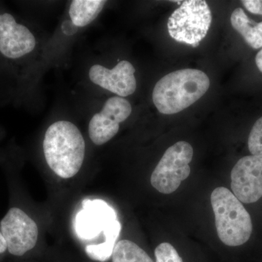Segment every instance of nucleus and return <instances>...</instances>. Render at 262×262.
<instances>
[{"label": "nucleus", "mask_w": 262, "mask_h": 262, "mask_svg": "<svg viewBox=\"0 0 262 262\" xmlns=\"http://www.w3.org/2000/svg\"><path fill=\"white\" fill-rule=\"evenodd\" d=\"M43 151L50 168L61 178L70 179L78 173L83 163L85 142L75 124L61 120L48 127Z\"/></svg>", "instance_id": "obj_1"}, {"label": "nucleus", "mask_w": 262, "mask_h": 262, "mask_svg": "<svg viewBox=\"0 0 262 262\" xmlns=\"http://www.w3.org/2000/svg\"><path fill=\"white\" fill-rule=\"evenodd\" d=\"M210 87L205 72L184 69L160 79L153 90L152 100L160 113L173 115L189 107L202 97Z\"/></svg>", "instance_id": "obj_2"}, {"label": "nucleus", "mask_w": 262, "mask_h": 262, "mask_svg": "<svg viewBox=\"0 0 262 262\" xmlns=\"http://www.w3.org/2000/svg\"><path fill=\"white\" fill-rule=\"evenodd\" d=\"M219 237L228 246L246 244L252 234L251 215L242 203L225 187H217L211 195Z\"/></svg>", "instance_id": "obj_3"}, {"label": "nucleus", "mask_w": 262, "mask_h": 262, "mask_svg": "<svg viewBox=\"0 0 262 262\" xmlns=\"http://www.w3.org/2000/svg\"><path fill=\"white\" fill-rule=\"evenodd\" d=\"M211 20L206 1H184L168 19L169 34L177 42L198 47L209 30Z\"/></svg>", "instance_id": "obj_4"}, {"label": "nucleus", "mask_w": 262, "mask_h": 262, "mask_svg": "<svg viewBox=\"0 0 262 262\" xmlns=\"http://www.w3.org/2000/svg\"><path fill=\"white\" fill-rule=\"evenodd\" d=\"M192 158V146L186 141H179L169 147L151 173L152 187L163 194L175 192L189 177Z\"/></svg>", "instance_id": "obj_5"}, {"label": "nucleus", "mask_w": 262, "mask_h": 262, "mask_svg": "<svg viewBox=\"0 0 262 262\" xmlns=\"http://www.w3.org/2000/svg\"><path fill=\"white\" fill-rule=\"evenodd\" d=\"M0 232L6 241L8 252L22 256L34 248L39 230L37 224L25 212L12 208L0 222Z\"/></svg>", "instance_id": "obj_6"}, {"label": "nucleus", "mask_w": 262, "mask_h": 262, "mask_svg": "<svg viewBox=\"0 0 262 262\" xmlns=\"http://www.w3.org/2000/svg\"><path fill=\"white\" fill-rule=\"evenodd\" d=\"M132 107L120 96L108 98L101 113L96 114L89 123V136L96 145L106 144L116 135L120 124L130 116Z\"/></svg>", "instance_id": "obj_7"}, {"label": "nucleus", "mask_w": 262, "mask_h": 262, "mask_svg": "<svg viewBox=\"0 0 262 262\" xmlns=\"http://www.w3.org/2000/svg\"><path fill=\"white\" fill-rule=\"evenodd\" d=\"M231 188L241 203H253L262 196V157H244L231 172Z\"/></svg>", "instance_id": "obj_8"}, {"label": "nucleus", "mask_w": 262, "mask_h": 262, "mask_svg": "<svg viewBox=\"0 0 262 262\" xmlns=\"http://www.w3.org/2000/svg\"><path fill=\"white\" fill-rule=\"evenodd\" d=\"M82 206L75 221L76 234L80 239L96 238L111 221L117 220L116 211L102 200H84Z\"/></svg>", "instance_id": "obj_9"}, {"label": "nucleus", "mask_w": 262, "mask_h": 262, "mask_svg": "<svg viewBox=\"0 0 262 262\" xmlns=\"http://www.w3.org/2000/svg\"><path fill=\"white\" fill-rule=\"evenodd\" d=\"M134 74V66L129 61H122L113 70L101 65L93 66L89 71V77L94 83L122 98L135 92Z\"/></svg>", "instance_id": "obj_10"}, {"label": "nucleus", "mask_w": 262, "mask_h": 262, "mask_svg": "<svg viewBox=\"0 0 262 262\" xmlns=\"http://www.w3.org/2000/svg\"><path fill=\"white\" fill-rule=\"evenodd\" d=\"M36 46L32 33L16 23L13 15H0V52L7 58L16 59L31 53Z\"/></svg>", "instance_id": "obj_11"}, {"label": "nucleus", "mask_w": 262, "mask_h": 262, "mask_svg": "<svg viewBox=\"0 0 262 262\" xmlns=\"http://www.w3.org/2000/svg\"><path fill=\"white\" fill-rule=\"evenodd\" d=\"M232 27L244 37L253 49L262 47V22L256 23L251 20L242 8H236L231 15Z\"/></svg>", "instance_id": "obj_12"}, {"label": "nucleus", "mask_w": 262, "mask_h": 262, "mask_svg": "<svg viewBox=\"0 0 262 262\" xmlns=\"http://www.w3.org/2000/svg\"><path fill=\"white\" fill-rule=\"evenodd\" d=\"M122 226L118 220L111 221L105 227L103 233L105 241L103 244L89 245L85 247L88 256L95 261H108L113 256L114 248L121 232Z\"/></svg>", "instance_id": "obj_13"}, {"label": "nucleus", "mask_w": 262, "mask_h": 262, "mask_svg": "<svg viewBox=\"0 0 262 262\" xmlns=\"http://www.w3.org/2000/svg\"><path fill=\"white\" fill-rule=\"evenodd\" d=\"M106 2L103 0H75L70 5L71 20L77 27L89 25L97 18Z\"/></svg>", "instance_id": "obj_14"}, {"label": "nucleus", "mask_w": 262, "mask_h": 262, "mask_svg": "<svg viewBox=\"0 0 262 262\" xmlns=\"http://www.w3.org/2000/svg\"><path fill=\"white\" fill-rule=\"evenodd\" d=\"M112 258L113 262H154L142 248L128 239L117 243Z\"/></svg>", "instance_id": "obj_15"}, {"label": "nucleus", "mask_w": 262, "mask_h": 262, "mask_svg": "<svg viewBox=\"0 0 262 262\" xmlns=\"http://www.w3.org/2000/svg\"><path fill=\"white\" fill-rule=\"evenodd\" d=\"M248 145L252 155L262 157V117L253 125L248 137Z\"/></svg>", "instance_id": "obj_16"}, {"label": "nucleus", "mask_w": 262, "mask_h": 262, "mask_svg": "<svg viewBox=\"0 0 262 262\" xmlns=\"http://www.w3.org/2000/svg\"><path fill=\"white\" fill-rule=\"evenodd\" d=\"M156 262H183L177 249L168 243H163L155 251Z\"/></svg>", "instance_id": "obj_17"}, {"label": "nucleus", "mask_w": 262, "mask_h": 262, "mask_svg": "<svg viewBox=\"0 0 262 262\" xmlns=\"http://www.w3.org/2000/svg\"><path fill=\"white\" fill-rule=\"evenodd\" d=\"M242 3L250 13L262 15V0H244Z\"/></svg>", "instance_id": "obj_18"}, {"label": "nucleus", "mask_w": 262, "mask_h": 262, "mask_svg": "<svg viewBox=\"0 0 262 262\" xmlns=\"http://www.w3.org/2000/svg\"><path fill=\"white\" fill-rule=\"evenodd\" d=\"M62 32L67 36H72L78 30V27L72 20H66L61 26Z\"/></svg>", "instance_id": "obj_19"}, {"label": "nucleus", "mask_w": 262, "mask_h": 262, "mask_svg": "<svg viewBox=\"0 0 262 262\" xmlns=\"http://www.w3.org/2000/svg\"><path fill=\"white\" fill-rule=\"evenodd\" d=\"M7 250H8V247H7L6 241L0 232V254L5 253Z\"/></svg>", "instance_id": "obj_20"}, {"label": "nucleus", "mask_w": 262, "mask_h": 262, "mask_svg": "<svg viewBox=\"0 0 262 262\" xmlns=\"http://www.w3.org/2000/svg\"><path fill=\"white\" fill-rule=\"evenodd\" d=\"M256 63L257 65L258 70L262 73V49L258 52L256 56Z\"/></svg>", "instance_id": "obj_21"}]
</instances>
